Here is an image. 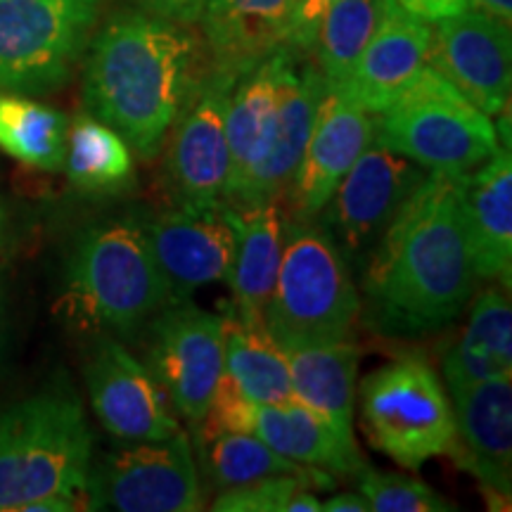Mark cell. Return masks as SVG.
Here are the masks:
<instances>
[{"instance_id":"1","label":"cell","mask_w":512,"mask_h":512,"mask_svg":"<svg viewBox=\"0 0 512 512\" xmlns=\"http://www.w3.org/2000/svg\"><path fill=\"white\" fill-rule=\"evenodd\" d=\"M463 174L430 171L384 230L361 278V320L384 337H425L446 330L475 292L467 249Z\"/></svg>"},{"instance_id":"2","label":"cell","mask_w":512,"mask_h":512,"mask_svg":"<svg viewBox=\"0 0 512 512\" xmlns=\"http://www.w3.org/2000/svg\"><path fill=\"white\" fill-rule=\"evenodd\" d=\"M197 38L183 24L124 10L86 48L83 105L143 159H155L190 98Z\"/></svg>"},{"instance_id":"3","label":"cell","mask_w":512,"mask_h":512,"mask_svg":"<svg viewBox=\"0 0 512 512\" xmlns=\"http://www.w3.org/2000/svg\"><path fill=\"white\" fill-rule=\"evenodd\" d=\"M169 304V285L152 256L143 221H102L76 235L60 299L69 323L131 339Z\"/></svg>"},{"instance_id":"4","label":"cell","mask_w":512,"mask_h":512,"mask_svg":"<svg viewBox=\"0 0 512 512\" xmlns=\"http://www.w3.org/2000/svg\"><path fill=\"white\" fill-rule=\"evenodd\" d=\"M93 434L69 384L43 389L0 413V512L53 496L86 498Z\"/></svg>"},{"instance_id":"5","label":"cell","mask_w":512,"mask_h":512,"mask_svg":"<svg viewBox=\"0 0 512 512\" xmlns=\"http://www.w3.org/2000/svg\"><path fill=\"white\" fill-rule=\"evenodd\" d=\"M361 294L349 261L318 219L283 223V259L264 325L283 351L354 339Z\"/></svg>"},{"instance_id":"6","label":"cell","mask_w":512,"mask_h":512,"mask_svg":"<svg viewBox=\"0 0 512 512\" xmlns=\"http://www.w3.org/2000/svg\"><path fill=\"white\" fill-rule=\"evenodd\" d=\"M373 138L425 171L467 174L501 150L489 114L477 110L430 64L380 114Z\"/></svg>"},{"instance_id":"7","label":"cell","mask_w":512,"mask_h":512,"mask_svg":"<svg viewBox=\"0 0 512 512\" xmlns=\"http://www.w3.org/2000/svg\"><path fill=\"white\" fill-rule=\"evenodd\" d=\"M363 432L377 451L406 470L451 453L456 415L437 370L425 356H401L361 382Z\"/></svg>"},{"instance_id":"8","label":"cell","mask_w":512,"mask_h":512,"mask_svg":"<svg viewBox=\"0 0 512 512\" xmlns=\"http://www.w3.org/2000/svg\"><path fill=\"white\" fill-rule=\"evenodd\" d=\"M105 0H0V91L46 95L72 79Z\"/></svg>"},{"instance_id":"9","label":"cell","mask_w":512,"mask_h":512,"mask_svg":"<svg viewBox=\"0 0 512 512\" xmlns=\"http://www.w3.org/2000/svg\"><path fill=\"white\" fill-rule=\"evenodd\" d=\"M88 510L197 512L202 484L190 437L178 430L166 439L126 441L91 465Z\"/></svg>"},{"instance_id":"10","label":"cell","mask_w":512,"mask_h":512,"mask_svg":"<svg viewBox=\"0 0 512 512\" xmlns=\"http://www.w3.org/2000/svg\"><path fill=\"white\" fill-rule=\"evenodd\" d=\"M147 370L171 408L197 425L207 413L226 361V316L183 299L171 302L145 325Z\"/></svg>"},{"instance_id":"11","label":"cell","mask_w":512,"mask_h":512,"mask_svg":"<svg viewBox=\"0 0 512 512\" xmlns=\"http://www.w3.org/2000/svg\"><path fill=\"white\" fill-rule=\"evenodd\" d=\"M427 174L430 171L373 138L339 181L335 195L316 219L356 275Z\"/></svg>"},{"instance_id":"12","label":"cell","mask_w":512,"mask_h":512,"mask_svg":"<svg viewBox=\"0 0 512 512\" xmlns=\"http://www.w3.org/2000/svg\"><path fill=\"white\" fill-rule=\"evenodd\" d=\"M240 74L214 67L185 100L171 136L169 174L183 204L214 207L228 181V102Z\"/></svg>"},{"instance_id":"13","label":"cell","mask_w":512,"mask_h":512,"mask_svg":"<svg viewBox=\"0 0 512 512\" xmlns=\"http://www.w3.org/2000/svg\"><path fill=\"white\" fill-rule=\"evenodd\" d=\"M427 64L489 117L508 110L512 88L508 24L470 8L439 19L432 27Z\"/></svg>"},{"instance_id":"14","label":"cell","mask_w":512,"mask_h":512,"mask_svg":"<svg viewBox=\"0 0 512 512\" xmlns=\"http://www.w3.org/2000/svg\"><path fill=\"white\" fill-rule=\"evenodd\" d=\"M88 399L100 425L121 441H155L178 432L164 389L117 337H100L86 361Z\"/></svg>"},{"instance_id":"15","label":"cell","mask_w":512,"mask_h":512,"mask_svg":"<svg viewBox=\"0 0 512 512\" xmlns=\"http://www.w3.org/2000/svg\"><path fill=\"white\" fill-rule=\"evenodd\" d=\"M373 114L342 88L328 86L313 121L309 143L287 190L290 219H316L339 181L373 140Z\"/></svg>"},{"instance_id":"16","label":"cell","mask_w":512,"mask_h":512,"mask_svg":"<svg viewBox=\"0 0 512 512\" xmlns=\"http://www.w3.org/2000/svg\"><path fill=\"white\" fill-rule=\"evenodd\" d=\"M143 226L152 256L169 285L171 302H183L200 287L228 278L235 235L219 204L204 209L183 204Z\"/></svg>"},{"instance_id":"17","label":"cell","mask_w":512,"mask_h":512,"mask_svg":"<svg viewBox=\"0 0 512 512\" xmlns=\"http://www.w3.org/2000/svg\"><path fill=\"white\" fill-rule=\"evenodd\" d=\"M325 91H328V81L313 64L304 67L302 74H297L294 62L285 69L283 83H280L278 124H275L268 150L245 176V181L221 202L233 204V207L283 204L292 178L297 174V166L304 157Z\"/></svg>"},{"instance_id":"18","label":"cell","mask_w":512,"mask_h":512,"mask_svg":"<svg viewBox=\"0 0 512 512\" xmlns=\"http://www.w3.org/2000/svg\"><path fill=\"white\" fill-rule=\"evenodd\" d=\"M496 377L451 389L456 415L453 460L472 472L486 494L510 501L512 494V382Z\"/></svg>"},{"instance_id":"19","label":"cell","mask_w":512,"mask_h":512,"mask_svg":"<svg viewBox=\"0 0 512 512\" xmlns=\"http://www.w3.org/2000/svg\"><path fill=\"white\" fill-rule=\"evenodd\" d=\"M430 41V22L403 10L396 0H384L368 46L339 88L366 112L380 114L425 67Z\"/></svg>"},{"instance_id":"20","label":"cell","mask_w":512,"mask_h":512,"mask_svg":"<svg viewBox=\"0 0 512 512\" xmlns=\"http://www.w3.org/2000/svg\"><path fill=\"white\" fill-rule=\"evenodd\" d=\"M460 211L477 278L510 287L512 275V157L501 147L460 181Z\"/></svg>"},{"instance_id":"21","label":"cell","mask_w":512,"mask_h":512,"mask_svg":"<svg viewBox=\"0 0 512 512\" xmlns=\"http://www.w3.org/2000/svg\"><path fill=\"white\" fill-rule=\"evenodd\" d=\"M223 219L235 235V254L228 271V285L233 290V311L242 323L266 328V306L278 278L283 259V223L280 204H252L233 207L219 202Z\"/></svg>"},{"instance_id":"22","label":"cell","mask_w":512,"mask_h":512,"mask_svg":"<svg viewBox=\"0 0 512 512\" xmlns=\"http://www.w3.org/2000/svg\"><path fill=\"white\" fill-rule=\"evenodd\" d=\"M292 62V50L280 46L235 81L226 117L228 181L221 200H226L245 181V176L268 150L278 124L280 83Z\"/></svg>"},{"instance_id":"23","label":"cell","mask_w":512,"mask_h":512,"mask_svg":"<svg viewBox=\"0 0 512 512\" xmlns=\"http://www.w3.org/2000/svg\"><path fill=\"white\" fill-rule=\"evenodd\" d=\"M441 373L448 392L512 375L510 287H486L470 306L465 330L441 342Z\"/></svg>"},{"instance_id":"24","label":"cell","mask_w":512,"mask_h":512,"mask_svg":"<svg viewBox=\"0 0 512 512\" xmlns=\"http://www.w3.org/2000/svg\"><path fill=\"white\" fill-rule=\"evenodd\" d=\"M254 434L292 463L318 467L335 477L356 475L363 465L356 441L342 437L297 396L254 408Z\"/></svg>"},{"instance_id":"25","label":"cell","mask_w":512,"mask_h":512,"mask_svg":"<svg viewBox=\"0 0 512 512\" xmlns=\"http://www.w3.org/2000/svg\"><path fill=\"white\" fill-rule=\"evenodd\" d=\"M292 394L330 422L342 437L354 439L356 377L361 347L354 339L311 344L285 351Z\"/></svg>"},{"instance_id":"26","label":"cell","mask_w":512,"mask_h":512,"mask_svg":"<svg viewBox=\"0 0 512 512\" xmlns=\"http://www.w3.org/2000/svg\"><path fill=\"white\" fill-rule=\"evenodd\" d=\"M297 0H230L226 15L204 31L214 67L242 74L285 46Z\"/></svg>"},{"instance_id":"27","label":"cell","mask_w":512,"mask_h":512,"mask_svg":"<svg viewBox=\"0 0 512 512\" xmlns=\"http://www.w3.org/2000/svg\"><path fill=\"white\" fill-rule=\"evenodd\" d=\"M223 370L256 406H271L292 399L287 354L275 344L266 328L247 325L226 313V361Z\"/></svg>"},{"instance_id":"28","label":"cell","mask_w":512,"mask_h":512,"mask_svg":"<svg viewBox=\"0 0 512 512\" xmlns=\"http://www.w3.org/2000/svg\"><path fill=\"white\" fill-rule=\"evenodd\" d=\"M62 169L74 188L83 192H121L136 181L131 147L91 114L69 121Z\"/></svg>"},{"instance_id":"29","label":"cell","mask_w":512,"mask_h":512,"mask_svg":"<svg viewBox=\"0 0 512 512\" xmlns=\"http://www.w3.org/2000/svg\"><path fill=\"white\" fill-rule=\"evenodd\" d=\"M69 119L29 95L0 91V150L36 171H60Z\"/></svg>"},{"instance_id":"30","label":"cell","mask_w":512,"mask_h":512,"mask_svg":"<svg viewBox=\"0 0 512 512\" xmlns=\"http://www.w3.org/2000/svg\"><path fill=\"white\" fill-rule=\"evenodd\" d=\"M382 3L384 0H335L320 19L313 48L328 86L339 88L347 83L380 22Z\"/></svg>"},{"instance_id":"31","label":"cell","mask_w":512,"mask_h":512,"mask_svg":"<svg viewBox=\"0 0 512 512\" xmlns=\"http://www.w3.org/2000/svg\"><path fill=\"white\" fill-rule=\"evenodd\" d=\"M204 465L214 489H235V486L254 484L259 479L278 475H304L309 465L292 463L275 453L256 434L228 432L204 441Z\"/></svg>"},{"instance_id":"32","label":"cell","mask_w":512,"mask_h":512,"mask_svg":"<svg viewBox=\"0 0 512 512\" xmlns=\"http://www.w3.org/2000/svg\"><path fill=\"white\" fill-rule=\"evenodd\" d=\"M335 489L337 477L311 467L304 475H278L254 484L223 489L211 510L216 512H320V501L309 489Z\"/></svg>"},{"instance_id":"33","label":"cell","mask_w":512,"mask_h":512,"mask_svg":"<svg viewBox=\"0 0 512 512\" xmlns=\"http://www.w3.org/2000/svg\"><path fill=\"white\" fill-rule=\"evenodd\" d=\"M356 484L373 512H448L456 505L420 479L399 472H377L363 463Z\"/></svg>"},{"instance_id":"34","label":"cell","mask_w":512,"mask_h":512,"mask_svg":"<svg viewBox=\"0 0 512 512\" xmlns=\"http://www.w3.org/2000/svg\"><path fill=\"white\" fill-rule=\"evenodd\" d=\"M335 0H297L292 10L290 31H287L285 46L290 50H311L316 41L320 19L328 12Z\"/></svg>"},{"instance_id":"35","label":"cell","mask_w":512,"mask_h":512,"mask_svg":"<svg viewBox=\"0 0 512 512\" xmlns=\"http://www.w3.org/2000/svg\"><path fill=\"white\" fill-rule=\"evenodd\" d=\"M136 5L147 15H155L169 22L183 24V27H192L200 22L207 10V0H136Z\"/></svg>"},{"instance_id":"36","label":"cell","mask_w":512,"mask_h":512,"mask_svg":"<svg viewBox=\"0 0 512 512\" xmlns=\"http://www.w3.org/2000/svg\"><path fill=\"white\" fill-rule=\"evenodd\" d=\"M403 10H408L411 15L425 19V22H439V19L460 15L470 5L467 0H396Z\"/></svg>"},{"instance_id":"37","label":"cell","mask_w":512,"mask_h":512,"mask_svg":"<svg viewBox=\"0 0 512 512\" xmlns=\"http://www.w3.org/2000/svg\"><path fill=\"white\" fill-rule=\"evenodd\" d=\"M323 512H370V505L361 494H337L330 496L328 501H320Z\"/></svg>"},{"instance_id":"38","label":"cell","mask_w":512,"mask_h":512,"mask_svg":"<svg viewBox=\"0 0 512 512\" xmlns=\"http://www.w3.org/2000/svg\"><path fill=\"white\" fill-rule=\"evenodd\" d=\"M470 10L484 12V15L498 19L503 24H512V0H467Z\"/></svg>"},{"instance_id":"39","label":"cell","mask_w":512,"mask_h":512,"mask_svg":"<svg viewBox=\"0 0 512 512\" xmlns=\"http://www.w3.org/2000/svg\"><path fill=\"white\" fill-rule=\"evenodd\" d=\"M230 0H207V10H204V17H202V24H204V31L214 27L219 19L226 15Z\"/></svg>"},{"instance_id":"40","label":"cell","mask_w":512,"mask_h":512,"mask_svg":"<svg viewBox=\"0 0 512 512\" xmlns=\"http://www.w3.org/2000/svg\"><path fill=\"white\" fill-rule=\"evenodd\" d=\"M5 347V292L3 285H0V356H3Z\"/></svg>"},{"instance_id":"41","label":"cell","mask_w":512,"mask_h":512,"mask_svg":"<svg viewBox=\"0 0 512 512\" xmlns=\"http://www.w3.org/2000/svg\"><path fill=\"white\" fill-rule=\"evenodd\" d=\"M5 228H8V214H5L3 200H0V249L5 245Z\"/></svg>"}]
</instances>
